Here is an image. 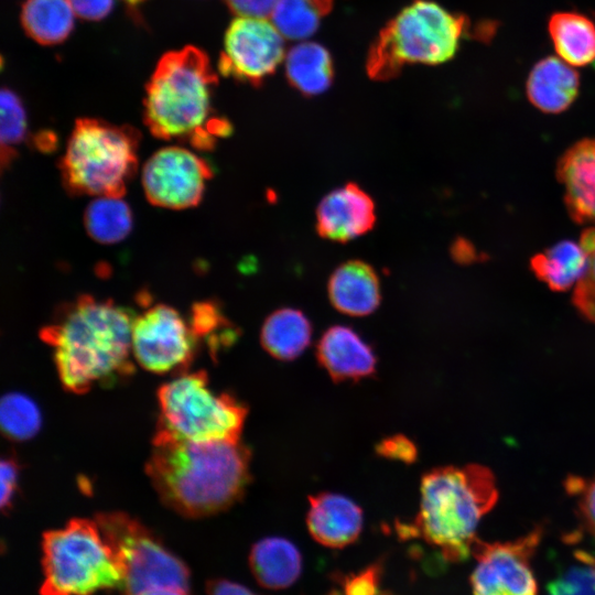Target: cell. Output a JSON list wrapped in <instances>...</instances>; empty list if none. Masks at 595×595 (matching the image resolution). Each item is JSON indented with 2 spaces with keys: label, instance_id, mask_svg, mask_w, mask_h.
<instances>
[{
  "label": "cell",
  "instance_id": "1",
  "mask_svg": "<svg viewBox=\"0 0 595 595\" xmlns=\"http://www.w3.org/2000/svg\"><path fill=\"white\" fill-rule=\"evenodd\" d=\"M133 320L113 301L88 294L64 304L40 333L53 349L63 387L84 393L95 385L110 386L129 377Z\"/></svg>",
  "mask_w": 595,
  "mask_h": 595
},
{
  "label": "cell",
  "instance_id": "2",
  "mask_svg": "<svg viewBox=\"0 0 595 595\" xmlns=\"http://www.w3.org/2000/svg\"><path fill=\"white\" fill-rule=\"evenodd\" d=\"M250 452L239 441L194 442L158 430L147 473L169 508L191 518L226 510L249 482Z\"/></svg>",
  "mask_w": 595,
  "mask_h": 595
},
{
  "label": "cell",
  "instance_id": "3",
  "mask_svg": "<svg viewBox=\"0 0 595 595\" xmlns=\"http://www.w3.org/2000/svg\"><path fill=\"white\" fill-rule=\"evenodd\" d=\"M217 77L207 55L188 45L162 56L144 98V122L162 140L187 142L210 150L227 136L229 122L213 113L212 95Z\"/></svg>",
  "mask_w": 595,
  "mask_h": 595
},
{
  "label": "cell",
  "instance_id": "4",
  "mask_svg": "<svg viewBox=\"0 0 595 595\" xmlns=\"http://www.w3.org/2000/svg\"><path fill=\"white\" fill-rule=\"evenodd\" d=\"M420 490L419 512L400 531L421 538L447 562L465 561L482 518L498 500L494 473L479 464L440 467L423 476Z\"/></svg>",
  "mask_w": 595,
  "mask_h": 595
},
{
  "label": "cell",
  "instance_id": "5",
  "mask_svg": "<svg viewBox=\"0 0 595 595\" xmlns=\"http://www.w3.org/2000/svg\"><path fill=\"white\" fill-rule=\"evenodd\" d=\"M139 140L130 126L78 119L60 163L64 187L72 195L123 197L137 171Z\"/></svg>",
  "mask_w": 595,
  "mask_h": 595
},
{
  "label": "cell",
  "instance_id": "6",
  "mask_svg": "<svg viewBox=\"0 0 595 595\" xmlns=\"http://www.w3.org/2000/svg\"><path fill=\"white\" fill-rule=\"evenodd\" d=\"M468 29L465 17L433 1L416 0L380 31L369 51L367 72L372 79L385 80L407 64L447 62Z\"/></svg>",
  "mask_w": 595,
  "mask_h": 595
},
{
  "label": "cell",
  "instance_id": "7",
  "mask_svg": "<svg viewBox=\"0 0 595 595\" xmlns=\"http://www.w3.org/2000/svg\"><path fill=\"white\" fill-rule=\"evenodd\" d=\"M41 595H90L121 588L123 574L96 521L72 519L43 536Z\"/></svg>",
  "mask_w": 595,
  "mask_h": 595
},
{
  "label": "cell",
  "instance_id": "8",
  "mask_svg": "<svg viewBox=\"0 0 595 595\" xmlns=\"http://www.w3.org/2000/svg\"><path fill=\"white\" fill-rule=\"evenodd\" d=\"M158 430L194 442L239 441L247 409L208 387L205 371L182 372L158 391Z\"/></svg>",
  "mask_w": 595,
  "mask_h": 595
},
{
  "label": "cell",
  "instance_id": "9",
  "mask_svg": "<svg viewBox=\"0 0 595 595\" xmlns=\"http://www.w3.org/2000/svg\"><path fill=\"white\" fill-rule=\"evenodd\" d=\"M95 521L121 567L126 595L158 586L187 588L186 565L139 521L123 512L98 513Z\"/></svg>",
  "mask_w": 595,
  "mask_h": 595
},
{
  "label": "cell",
  "instance_id": "10",
  "mask_svg": "<svg viewBox=\"0 0 595 595\" xmlns=\"http://www.w3.org/2000/svg\"><path fill=\"white\" fill-rule=\"evenodd\" d=\"M196 343L191 324L170 305L155 304L134 316L132 355L145 370L184 372L194 357Z\"/></svg>",
  "mask_w": 595,
  "mask_h": 595
},
{
  "label": "cell",
  "instance_id": "11",
  "mask_svg": "<svg viewBox=\"0 0 595 595\" xmlns=\"http://www.w3.org/2000/svg\"><path fill=\"white\" fill-rule=\"evenodd\" d=\"M541 539V527L511 541L477 538L472 551L477 561L470 575L473 595H539L531 559Z\"/></svg>",
  "mask_w": 595,
  "mask_h": 595
},
{
  "label": "cell",
  "instance_id": "12",
  "mask_svg": "<svg viewBox=\"0 0 595 595\" xmlns=\"http://www.w3.org/2000/svg\"><path fill=\"white\" fill-rule=\"evenodd\" d=\"M210 165L197 153L180 145L154 152L142 169V187L148 201L167 209H185L199 204Z\"/></svg>",
  "mask_w": 595,
  "mask_h": 595
},
{
  "label": "cell",
  "instance_id": "13",
  "mask_svg": "<svg viewBox=\"0 0 595 595\" xmlns=\"http://www.w3.org/2000/svg\"><path fill=\"white\" fill-rule=\"evenodd\" d=\"M283 57V35L269 19L238 17L226 32L218 67L224 76L258 85Z\"/></svg>",
  "mask_w": 595,
  "mask_h": 595
},
{
  "label": "cell",
  "instance_id": "14",
  "mask_svg": "<svg viewBox=\"0 0 595 595\" xmlns=\"http://www.w3.org/2000/svg\"><path fill=\"white\" fill-rule=\"evenodd\" d=\"M375 221L374 201L355 183L329 192L317 206V232L333 241L357 238L369 231Z\"/></svg>",
  "mask_w": 595,
  "mask_h": 595
},
{
  "label": "cell",
  "instance_id": "15",
  "mask_svg": "<svg viewBox=\"0 0 595 595\" xmlns=\"http://www.w3.org/2000/svg\"><path fill=\"white\" fill-rule=\"evenodd\" d=\"M566 208L574 221L595 223V139L574 143L558 162Z\"/></svg>",
  "mask_w": 595,
  "mask_h": 595
},
{
  "label": "cell",
  "instance_id": "16",
  "mask_svg": "<svg viewBox=\"0 0 595 595\" xmlns=\"http://www.w3.org/2000/svg\"><path fill=\"white\" fill-rule=\"evenodd\" d=\"M307 528L320 544L339 549L355 542L363 528V511L349 498L331 493L310 497Z\"/></svg>",
  "mask_w": 595,
  "mask_h": 595
},
{
  "label": "cell",
  "instance_id": "17",
  "mask_svg": "<svg viewBox=\"0 0 595 595\" xmlns=\"http://www.w3.org/2000/svg\"><path fill=\"white\" fill-rule=\"evenodd\" d=\"M317 358L334 380L360 379L370 376L376 367L371 348L355 331L342 325L322 335Z\"/></svg>",
  "mask_w": 595,
  "mask_h": 595
},
{
  "label": "cell",
  "instance_id": "18",
  "mask_svg": "<svg viewBox=\"0 0 595 595\" xmlns=\"http://www.w3.org/2000/svg\"><path fill=\"white\" fill-rule=\"evenodd\" d=\"M580 75L560 57L547 56L531 68L526 93L529 101L545 113H560L576 99Z\"/></svg>",
  "mask_w": 595,
  "mask_h": 595
},
{
  "label": "cell",
  "instance_id": "19",
  "mask_svg": "<svg viewBox=\"0 0 595 595\" xmlns=\"http://www.w3.org/2000/svg\"><path fill=\"white\" fill-rule=\"evenodd\" d=\"M328 296L334 307L351 316L372 313L379 305V279L371 266L360 260L340 264L328 281Z\"/></svg>",
  "mask_w": 595,
  "mask_h": 595
},
{
  "label": "cell",
  "instance_id": "20",
  "mask_svg": "<svg viewBox=\"0 0 595 595\" xmlns=\"http://www.w3.org/2000/svg\"><path fill=\"white\" fill-rule=\"evenodd\" d=\"M249 565L257 582L269 589L291 586L302 571L298 548L284 538L270 537L258 541L249 554Z\"/></svg>",
  "mask_w": 595,
  "mask_h": 595
},
{
  "label": "cell",
  "instance_id": "21",
  "mask_svg": "<svg viewBox=\"0 0 595 595\" xmlns=\"http://www.w3.org/2000/svg\"><path fill=\"white\" fill-rule=\"evenodd\" d=\"M548 31L558 56L571 66L595 64V23L576 11L554 12Z\"/></svg>",
  "mask_w": 595,
  "mask_h": 595
},
{
  "label": "cell",
  "instance_id": "22",
  "mask_svg": "<svg viewBox=\"0 0 595 595\" xmlns=\"http://www.w3.org/2000/svg\"><path fill=\"white\" fill-rule=\"evenodd\" d=\"M312 326L299 310L280 309L270 314L261 329V344L274 358L292 360L310 344Z\"/></svg>",
  "mask_w": 595,
  "mask_h": 595
},
{
  "label": "cell",
  "instance_id": "23",
  "mask_svg": "<svg viewBox=\"0 0 595 595\" xmlns=\"http://www.w3.org/2000/svg\"><path fill=\"white\" fill-rule=\"evenodd\" d=\"M587 255L581 244L562 240L532 257L536 275L553 291H566L576 284L587 268Z\"/></svg>",
  "mask_w": 595,
  "mask_h": 595
},
{
  "label": "cell",
  "instance_id": "24",
  "mask_svg": "<svg viewBox=\"0 0 595 595\" xmlns=\"http://www.w3.org/2000/svg\"><path fill=\"white\" fill-rule=\"evenodd\" d=\"M74 10L68 0H26L21 11L22 25L43 45L63 42L73 30Z\"/></svg>",
  "mask_w": 595,
  "mask_h": 595
},
{
  "label": "cell",
  "instance_id": "25",
  "mask_svg": "<svg viewBox=\"0 0 595 595\" xmlns=\"http://www.w3.org/2000/svg\"><path fill=\"white\" fill-rule=\"evenodd\" d=\"M285 69L291 85L306 96L325 91L333 79L331 56L316 43H303L290 50Z\"/></svg>",
  "mask_w": 595,
  "mask_h": 595
},
{
  "label": "cell",
  "instance_id": "26",
  "mask_svg": "<svg viewBox=\"0 0 595 595\" xmlns=\"http://www.w3.org/2000/svg\"><path fill=\"white\" fill-rule=\"evenodd\" d=\"M132 225V210L123 197H95L84 212L85 229L99 244L111 245L123 240Z\"/></svg>",
  "mask_w": 595,
  "mask_h": 595
},
{
  "label": "cell",
  "instance_id": "27",
  "mask_svg": "<svg viewBox=\"0 0 595 595\" xmlns=\"http://www.w3.org/2000/svg\"><path fill=\"white\" fill-rule=\"evenodd\" d=\"M332 7V0H279L270 21L283 37L300 40L312 35Z\"/></svg>",
  "mask_w": 595,
  "mask_h": 595
},
{
  "label": "cell",
  "instance_id": "28",
  "mask_svg": "<svg viewBox=\"0 0 595 595\" xmlns=\"http://www.w3.org/2000/svg\"><path fill=\"white\" fill-rule=\"evenodd\" d=\"M42 423L36 403L20 392H10L0 402V425L3 434L13 441L33 437Z\"/></svg>",
  "mask_w": 595,
  "mask_h": 595
},
{
  "label": "cell",
  "instance_id": "29",
  "mask_svg": "<svg viewBox=\"0 0 595 595\" xmlns=\"http://www.w3.org/2000/svg\"><path fill=\"white\" fill-rule=\"evenodd\" d=\"M1 104V164L6 167L17 155L28 132L26 113L19 96L9 88H2Z\"/></svg>",
  "mask_w": 595,
  "mask_h": 595
},
{
  "label": "cell",
  "instance_id": "30",
  "mask_svg": "<svg viewBox=\"0 0 595 595\" xmlns=\"http://www.w3.org/2000/svg\"><path fill=\"white\" fill-rule=\"evenodd\" d=\"M576 559L549 582L547 595H595V559L584 552Z\"/></svg>",
  "mask_w": 595,
  "mask_h": 595
},
{
  "label": "cell",
  "instance_id": "31",
  "mask_svg": "<svg viewBox=\"0 0 595 595\" xmlns=\"http://www.w3.org/2000/svg\"><path fill=\"white\" fill-rule=\"evenodd\" d=\"M580 244L587 255V268L575 284L573 303L591 322L595 323V226L586 228Z\"/></svg>",
  "mask_w": 595,
  "mask_h": 595
},
{
  "label": "cell",
  "instance_id": "32",
  "mask_svg": "<svg viewBox=\"0 0 595 595\" xmlns=\"http://www.w3.org/2000/svg\"><path fill=\"white\" fill-rule=\"evenodd\" d=\"M191 326L195 335L206 337L210 347L223 345V339L217 335H224L228 338L234 336L230 332L229 322L221 314L217 305L212 302L196 303L192 310Z\"/></svg>",
  "mask_w": 595,
  "mask_h": 595
},
{
  "label": "cell",
  "instance_id": "33",
  "mask_svg": "<svg viewBox=\"0 0 595 595\" xmlns=\"http://www.w3.org/2000/svg\"><path fill=\"white\" fill-rule=\"evenodd\" d=\"M381 573V564L375 563L359 573L344 577L340 588L329 595H379Z\"/></svg>",
  "mask_w": 595,
  "mask_h": 595
},
{
  "label": "cell",
  "instance_id": "34",
  "mask_svg": "<svg viewBox=\"0 0 595 595\" xmlns=\"http://www.w3.org/2000/svg\"><path fill=\"white\" fill-rule=\"evenodd\" d=\"M566 488L578 497L582 521L595 539V476L591 479L572 477L566 482Z\"/></svg>",
  "mask_w": 595,
  "mask_h": 595
},
{
  "label": "cell",
  "instance_id": "35",
  "mask_svg": "<svg viewBox=\"0 0 595 595\" xmlns=\"http://www.w3.org/2000/svg\"><path fill=\"white\" fill-rule=\"evenodd\" d=\"M1 475V508L6 510L12 504L18 488L19 466L14 458L3 457L0 465Z\"/></svg>",
  "mask_w": 595,
  "mask_h": 595
},
{
  "label": "cell",
  "instance_id": "36",
  "mask_svg": "<svg viewBox=\"0 0 595 595\" xmlns=\"http://www.w3.org/2000/svg\"><path fill=\"white\" fill-rule=\"evenodd\" d=\"M279 0H226L238 17L269 19Z\"/></svg>",
  "mask_w": 595,
  "mask_h": 595
},
{
  "label": "cell",
  "instance_id": "37",
  "mask_svg": "<svg viewBox=\"0 0 595 595\" xmlns=\"http://www.w3.org/2000/svg\"><path fill=\"white\" fill-rule=\"evenodd\" d=\"M75 14L86 20H100L111 10L113 0H68Z\"/></svg>",
  "mask_w": 595,
  "mask_h": 595
},
{
  "label": "cell",
  "instance_id": "38",
  "mask_svg": "<svg viewBox=\"0 0 595 595\" xmlns=\"http://www.w3.org/2000/svg\"><path fill=\"white\" fill-rule=\"evenodd\" d=\"M379 452L389 457L408 461L414 457L415 448L407 439L396 436L382 442Z\"/></svg>",
  "mask_w": 595,
  "mask_h": 595
},
{
  "label": "cell",
  "instance_id": "39",
  "mask_svg": "<svg viewBox=\"0 0 595 595\" xmlns=\"http://www.w3.org/2000/svg\"><path fill=\"white\" fill-rule=\"evenodd\" d=\"M208 595H257L249 588L227 580H214L207 584Z\"/></svg>",
  "mask_w": 595,
  "mask_h": 595
},
{
  "label": "cell",
  "instance_id": "40",
  "mask_svg": "<svg viewBox=\"0 0 595 595\" xmlns=\"http://www.w3.org/2000/svg\"><path fill=\"white\" fill-rule=\"evenodd\" d=\"M132 595H190L186 588L177 586H158Z\"/></svg>",
  "mask_w": 595,
  "mask_h": 595
},
{
  "label": "cell",
  "instance_id": "41",
  "mask_svg": "<svg viewBox=\"0 0 595 595\" xmlns=\"http://www.w3.org/2000/svg\"><path fill=\"white\" fill-rule=\"evenodd\" d=\"M126 1L129 2L130 4H136L140 2V0H126Z\"/></svg>",
  "mask_w": 595,
  "mask_h": 595
},
{
  "label": "cell",
  "instance_id": "42",
  "mask_svg": "<svg viewBox=\"0 0 595 595\" xmlns=\"http://www.w3.org/2000/svg\"><path fill=\"white\" fill-rule=\"evenodd\" d=\"M140 1H142V0H140Z\"/></svg>",
  "mask_w": 595,
  "mask_h": 595
}]
</instances>
